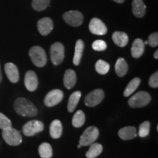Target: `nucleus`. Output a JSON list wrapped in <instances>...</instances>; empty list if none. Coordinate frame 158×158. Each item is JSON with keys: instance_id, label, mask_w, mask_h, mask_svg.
<instances>
[{"instance_id": "f3484780", "label": "nucleus", "mask_w": 158, "mask_h": 158, "mask_svg": "<svg viewBox=\"0 0 158 158\" xmlns=\"http://www.w3.org/2000/svg\"><path fill=\"white\" fill-rule=\"evenodd\" d=\"M77 76L74 70L68 69L65 71L64 76V85L68 89H70L75 86L76 83Z\"/></svg>"}, {"instance_id": "f257e3e1", "label": "nucleus", "mask_w": 158, "mask_h": 158, "mask_svg": "<svg viewBox=\"0 0 158 158\" xmlns=\"http://www.w3.org/2000/svg\"><path fill=\"white\" fill-rule=\"evenodd\" d=\"M14 108L19 115L32 117L37 114V109L31 101L23 98H19L14 102Z\"/></svg>"}, {"instance_id": "e433bc0d", "label": "nucleus", "mask_w": 158, "mask_h": 158, "mask_svg": "<svg viewBox=\"0 0 158 158\" xmlns=\"http://www.w3.org/2000/svg\"><path fill=\"white\" fill-rule=\"evenodd\" d=\"M114 2H116L117 3H123L124 2V0H114Z\"/></svg>"}, {"instance_id": "cd10ccee", "label": "nucleus", "mask_w": 158, "mask_h": 158, "mask_svg": "<svg viewBox=\"0 0 158 158\" xmlns=\"http://www.w3.org/2000/svg\"><path fill=\"white\" fill-rule=\"evenodd\" d=\"M95 70L99 74L106 75L110 70V65L106 61L100 59L95 64Z\"/></svg>"}, {"instance_id": "f03ea898", "label": "nucleus", "mask_w": 158, "mask_h": 158, "mask_svg": "<svg viewBox=\"0 0 158 158\" xmlns=\"http://www.w3.org/2000/svg\"><path fill=\"white\" fill-rule=\"evenodd\" d=\"M29 56L31 62L38 68L44 67L47 63V56L44 49L40 46H34L29 50Z\"/></svg>"}, {"instance_id": "39448f33", "label": "nucleus", "mask_w": 158, "mask_h": 158, "mask_svg": "<svg viewBox=\"0 0 158 158\" xmlns=\"http://www.w3.org/2000/svg\"><path fill=\"white\" fill-rule=\"evenodd\" d=\"M99 136V130L94 126H90L85 130L79 140V144L82 147L89 146L98 139Z\"/></svg>"}, {"instance_id": "0eeeda50", "label": "nucleus", "mask_w": 158, "mask_h": 158, "mask_svg": "<svg viewBox=\"0 0 158 158\" xmlns=\"http://www.w3.org/2000/svg\"><path fill=\"white\" fill-rule=\"evenodd\" d=\"M105 93L101 89H97L89 92L84 99V103L88 107H95L102 101Z\"/></svg>"}, {"instance_id": "aec40b11", "label": "nucleus", "mask_w": 158, "mask_h": 158, "mask_svg": "<svg viewBox=\"0 0 158 158\" xmlns=\"http://www.w3.org/2000/svg\"><path fill=\"white\" fill-rule=\"evenodd\" d=\"M112 40L118 46L124 47L127 45L129 38L125 32L117 31L114 32V34L112 35Z\"/></svg>"}, {"instance_id": "473e14b6", "label": "nucleus", "mask_w": 158, "mask_h": 158, "mask_svg": "<svg viewBox=\"0 0 158 158\" xmlns=\"http://www.w3.org/2000/svg\"><path fill=\"white\" fill-rule=\"evenodd\" d=\"M147 42L151 47H157L158 45V33L154 32L150 35Z\"/></svg>"}, {"instance_id": "f8f14e48", "label": "nucleus", "mask_w": 158, "mask_h": 158, "mask_svg": "<svg viewBox=\"0 0 158 158\" xmlns=\"http://www.w3.org/2000/svg\"><path fill=\"white\" fill-rule=\"evenodd\" d=\"M24 84L27 89L29 92H34L38 87V78L34 71H27L25 75Z\"/></svg>"}, {"instance_id": "a878e982", "label": "nucleus", "mask_w": 158, "mask_h": 158, "mask_svg": "<svg viewBox=\"0 0 158 158\" xmlns=\"http://www.w3.org/2000/svg\"><path fill=\"white\" fill-rule=\"evenodd\" d=\"M85 120H86V117H85L84 111L81 110H77L76 113L74 114L73 117L72 118L73 126L77 128L82 127L85 123Z\"/></svg>"}, {"instance_id": "4468645a", "label": "nucleus", "mask_w": 158, "mask_h": 158, "mask_svg": "<svg viewBox=\"0 0 158 158\" xmlns=\"http://www.w3.org/2000/svg\"><path fill=\"white\" fill-rule=\"evenodd\" d=\"M5 72L9 81L15 84L19 81V72L16 65L13 63L8 62L5 65Z\"/></svg>"}, {"instance_id": "6ab92c4d", "label": "nucleus", "mask_w": 158, "mask_h": 158, "mask_svg": "<svg viewBox=\"0 0 158 158\" xmlns=\"http://www.w3.org/2000/svg\"><path fill=\"white\" fill-rule=\"evenodd\" d=\"M84 50V43L82 40H78L76 43V47H75V53L73 62L75 65H78L80 64L83 52Z\"/></svg>"}, {"instance_id": "9d476101", "label": "nucleus", "mask_w": 158, "mask_h": 158, "mask_svg": "<svg viewBox=\"0 0 158 158\" xmlns=\"http://www.w3.org/2000/svg\"><path fill=\"white\" fill-rule=\"evenodd\" d=\"M64 98L63 92L60 89H53L50 91L44 99V104L47 107H54L62 100Z\"/></svg>"}, {"instance_id": "393cba45", "label": "nucleus", "mask_w": 158, "mask_h": 158, "mask_svg": "<svg viewBox=\"0 0 158 158\" xmlns=\"http://www.w3.org/2000/svg\"><path fill=\"white\" fill-rule=\"evenodd\" d=\"M140 84H141V79L139 78H134L133 79H132L129 84H127V86H126L125 89H124V96L129 97L130 95H131L137 89Z\"/></svg>"}, {"instance_id": "dca6fc26", "label": "nucleus", "mask_w": 158, "mask_h": 158, "mask_svg": "<svg viewBox=\"0 0 158 158\" xmlns=\"http://www.w3.org/2000/svg\"><path fill=\"white\" fill-rule=\"evenodd\" d=\"M145 45L141 39L137 38L133 41V45L131 48V54L134 58L138 59L143 54Z\"/></svg>"}, {"instance_id": "4c0bfd02", "label": "nucleus", "mask_w": 158, "mask_h": 158, "mask_svg": "<svg viewBox=\"0 0 158 158\" xmlns=\"http://www.w3.org/2000/svg\"><path fill=\"white\" fill-rule=\"evenodd\" d=\"M81 147H82V146L81 145V144H78V149H79V148H81Z\"/></svg>"}, {"instance_id": "c85d7f7f", "label": "nucleus", "mask_w": 158, "mask_h": 158, "mask_svg": "<svg viewBox=\"0 0 158 158\" xmlns=\"http://www.w3.org/2000/svg\"><path fill=\"white\" fill-rule=\"evenodd\" d=\"M50 0H33L31 6L37 11H43L49 5Z\"/></svg>"}, {"instance_id": "20e7f679", "label": "nucleus", "mask_w": 158, "mask_h": 158, "mask_svg": "<svg viewBox=\"0 0 158 158\" xmlns=\"http://www.w3.org/2000/svg\"><path fill=\"white\" fill-rule=\"evenodd\" d=\"M2 137L6 143L10 146H18L22 142V136L21 133L12 127L2 130Z\"/></svg>"}, {"instance_id": "b1692460", "label": "nucleus", "mask_w": 158, "mask_h": 158, "mask_svg": "<svg viewBox=\"0 0 158 158\" xmlns=\"http://www.w3.org/2000/svg\"><path fill=\"white\" fill-rule=\"evenodd\" d=\"M128 70L127 63L123 58H118L115 64V71L118 76L123 77L127 74Z\"/></svg>"}, {"instance_id": "2eb2a0df", "label": "nucleus", "mask_w": 158, "mask_h": 158, "mask_svg": "<svg viewBox=\"0 0 158 158\" xmlns=\"http://www.w3.org/2000/svg\"><path fill=\"white\" fill-rule=\"evenodd\" d=\"M118 135L124 141L133 139L137 136V129L133 126H127L118 130Z\"/></svg>"}, {"instance_id": "c756f323", "label": "nucleus", "mask_w": 158, "mask_h": 158, "mask_svg": "<svg viewBox=\"0 0 158 158\" xmlns=\"http://www.w3.org/2000/svg\"><path fill=\"white\" fill-rule=\"evenodd\" d=\"M150 123L149 122L145 121L142 123L138 130V135L141 138H145L149 134Z\"/></svg>"}, {"instance_id": "7ed1b4c3", "label": "nucleus", "mask_w": 158, "mask_h": 158, "mask_svg": "<svg viewBox=\"0 0 158 158\" xmlns=\"http://www.w3.org/2000/svg\"><path fill=\"white\" fill-rule=\"evenodd\" d=\"M151 101V96L145 91H140L129 99L128 104L132 108H142L147 106Z\"/></svg>"}, {"instance_id": "7c9ffc66", "label": "nucleus", "mask_w": 158, "mask_h": 158, "mask_svg": "<svg viewBox=\"0 0 158 158\" xmlns=\"http://www.w3.org/2000/svg\"><path fill=\"white\" fill-rule=\"evenodd\" d=\"M92 48L97 51H102L107 48V44L104 40H95L92 44Z\"/></svg>"}, {"instance_id": "f704fd0d", "label": "nucleus", "mask_w": 158, "mask_h": 158, "mask_svg": "<svg viewBox=\"0 0 158 158\" xmlns=\"http://www.w3.org/2000/svg\"><path fill=\"white\" fill-rule=\"evenodd\" d=\"M154 58L158 59V51L156 50V51L154 53Z\"/></svg>"}, {"instance_id": "ddd939ff", "label": "nucleus", "mask_w": 158, "mask_h": 158, "mask_svg": "<svg viewBox=\"0 0 158 158\" xmlns=\"http://www.w3.org/2000/svg\"><path fill=\"white\" fill-rule=\"evenodd\" d=\"M54 28V22L50 18L45 17L39 20L37 22V29L39 32L43 36L50 34Z\"/></svg>"}, {"instance_id": "a211bd4d", "label": "nucleus", "mask_w": 158, "mask_h": 158, "mask_svg": "<svg viewBox=\"0 0 158 158\" xmlns=\"http://www.w3.org/2000/svg\"><path fill=\"white\" fill-rule=\"evenodd\" d=\"M132 7H133V13L135 16L142 18L145 15L147 7L143 0H133Z\"/></svg>"}, {"instance_id": "412c9836", "label": "nucleus", "mask_w": 158, "mask_h": 158, "mask_svg": "<svg viewBox=\"0 0 158 158\" xmlns=\"http://www.w3.org/2000/svg\"><path fill=\"white\" fill-rule=\"evenodd\" d=\"M62 124L58 119H55L51 122L50 125V135L51 138L56 139L62 136Z\"/></svg>"}, {"instance_id": "9b49d317", "label": "nucleus", "mask_w": 158, "mask_h": 158, "mask_svg": "<svg viewBox=\"0 0 158 158\" xmlns=\"http://www.w3.org/2000/svg\"><path fill=\"white\" fill-rule=\"evenodd\" d=\"M89 28L91 33L96 35H104L107 33L108 31L105 23L98 18H93L91 20Z\"/></svg>"}, {"instance_id": "c9c22d12", "label": "nucleus", "mask_w": 158, "mask_h": 158, "mask_svg": "<svg viewBox=\"0 0 158 158\" xmlns=\"http://www.w3.org/2000/svg\"><path fill=\"white\" fill-rule=\"evenodd\" d=\"M2 81V70H1V64H0V83Z\"/></svg>"}, {"instance_id": "2f4dec72", "label": "nucleus", "mask_w": 158, "mask_h": 158, "mask_svg": "<svg viewBox=\"0 0 158 158\" xmlns=\"http://www.w3.org/2000/svg\"><path fill=\"white\" fill-rule=\"evenodd\" d=\"M9 127H12L11 121L5 114L0 113V129L3 130Z\"/></svg>"}, {"instance_id": "5701e85b", "label": "nucleus", "mask_w": 158, "mask_h": 158, "mask_svg": "<svg viewBox=\"0 0 158 158\" xmlns=\"http://www.w3.org/2000/svg\"><path fill=\"white\" fill-rule=\"evenodd\" d=\"M89 146V149L86 153V157L87 158H96L102 153L103 150V147L100 143H92Z\"/></svg>"}, {"instance_id": "423d86ee", "label": "nucleus", "mask_w": 158, "mask_h": 158, "mask_svg": "<svg viewBox=\"0 0 158 158\" xmlns=\"http://www.w3.org/2000/svg\"><path fill=\"white\" fill-rule=\"evenodd\" d=\"M51 60L54 65H59L64 59V47L61 43L56 42L51 46Z\"/></svg>"}, {"instance_id": "6e6552de", "label": "nucleus", "mask_w": 158, "mask_h": 158, "mask_svg": "<svg viewBox=\"0 0 158 158\" xmlns=\"http://www.w3.org/2000/svg\"><path fill=\"white\" fill-rule=\"evenodd\" d=\"M63 19L68 24L78 27L82 24L84 21V15L79 11L70 10L64 13Z\"/></svg>"}, {"instance_id": "72a5a7b5", "label": "nucleus", "mask_w": 158, "mask_h": 158, "mask_svg": "<svg viewBox=\"0 0 158 158\" xmlns=\"http://www.w3.org/2000/svg\"><path fill=\"white\" fill-rule=\"evenodd\" d=\"M149 85L152 88H157L158 86V73L155 72L149 78Z\"/></svg>"}, {"instance_id": "1a4fd4ad", "label": "nucleus", "mask_w": 158, "mask_h": 158, "mask_svg": "<svg viewBox=\"0 0 158 158\" xmlns=\"http://www.w3.org/2000/svg\"><path fill=\"white\" fill-rule=\"evenodd\" d=\"M44 130V124L38 120H31L23 126V133L26 136H33Z\"/></svg>"}, {"instance_id": "bb28decb", "label": "nucleus", "mask_w": 158, "mask_h": 158, "mask_svg": "<svg viewBox=\"0 0 158 158\" xmlns=\"http://www.w3.org/2000/svg\"><path fill=\"white\" fill-rule=\"evenodd\" d=\"M38 152L42 158H51L53 156V150L48 143H43L38 148Z\"/></svg>"}, {"instance_id": "4be33fe9", "label": "nucleus", "mask_w": 158, "mask_h": 158, "mask_svg": "<svg viewBox=\"0 0 158 158\" xmlns=\"http://www.w3.org/2000/svg\"><path fill=\"white\" fill-rule=\"evenodd\" d=\"M81 97V92L79 91H76L70 96L68 102V110L70 113L73 112L76 109Z\"/></svg>"}]
</instances>
